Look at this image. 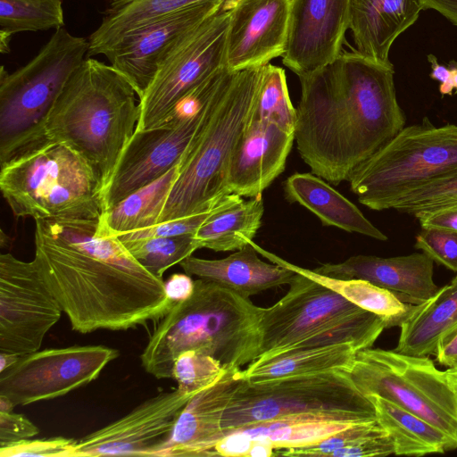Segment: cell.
Instances as JSON below:
<instances>
[{
	"instance_id": "48",
	"label": "cell",
	"mask_w": 457,
	"mask_h": 457,
	"mask_svg": "<svg viewBox=\"0 0 457 457\" xmlns=\"http://www.w3.org/2000/svg\"><path fill=\"white\" fill-rule=\"evenodd\" d=\"M428 59L432 64V72L430 73V77L433 79L439 81L441 84L447 82L451 79L450 69L439 64L436 57L431 54L428 56Z\"/></svg>"
},
{
	"instance_id": "42",
	"label": "cell",
	"mask_w": 457,
	"mask_h": 457,
	"mask_svg": "<svg viewBox=\"0 0 457 457\" xmlns=\"http://www.w3.org/2000/svg\"><path fill=\"white\" fill-rule=\"evenodd\" d=\"M219 203L212 209L204 212L163 221L151 227L116 236L120 242H126L150 237H174L195 233L205 220L213 212Z\"/></svg>"
},
{
	"instance_id": "22",
	"label": "cell",
	"mask_w": 457,
	"mask_h": 457,
	"mask_svg": "<svg viewBox=\"0 0 457 457\" xmlns=\"http://www.w3.org/2000/svg\"><path fill=\"white\" fill-rule=\"evenodd\" d=\"M294 140V132L274 123L249 119L230 158L228 194L250 198L262 195L284 171Z\"/></svg>"
},
{
	"instance_id": "53",
	"label": "cell",
	"mask_w": 457,
	"mask_h": 457,
	"mask_svg": "<svg viewBox=\"0 0 457 457\" xmlns=\"http://www.w3.org/2000/svg\"><path fill=\"white\" fill-rule=\"evenodd\" d=\"M455 384L457 385V368L456 369H447L446 370Z\"/></svg>"
},
{
	"instance_id": "52",
	"label": "cell",
	"mask_w": 457,
	"mask_h": 457,
	"mask_svg": "<svg viewBox=\"0 0 457 457\" xmlns=\"http://www.w3.org/2000/svg\"><path fill=\"white\" fill-rule=\"evenodd\" d=\"M451 71V76L453 82V87L456 88L457 93V63L450 68Z\"/></svg>"
},
{
	"instance_id": "26",
	"label": "cell",
	"mask_w": 457,
	"mask_h": 457,
	"mask_svg": "<svg viewBox=\"0 0 457 457\" xmlns=\"http://www.w3.org/2000/svg\"><path fill=\"white\" fill-rule=\"evenodd\" d=\"M284 189L289 202L297 203L308 209L324 226L336 227L381 241L387 240V237L354 204L313 173H294L285 181Z\"/></svg>"
},
{
	"instance_id": "37",
	"label": "cell",
	"mask_w": 457,
	"mask_h": 457,
	"mask_svg": "<svg viewBox=\"0 0 457 457\" xmlns=\"http://www.w3.org/2000/svg\"><path fill=\"white\" fill-rule=\"evenodd\" d=\"M225 371L223 365L212 356L187 350L175 359L172 378L181 392L195 395L215 383Z\"/></svg>"
},
{
	"instance_id": "24",
	"label": "cell",
	"mask_w": 457,
	"mask_h": 457,
	"mask_svg": "<svg viewBox=\"0 0 457 457\" xmlns=\"http://www.w3.org/2000/svg\"><path fill=\"white\" fill-rule=\"evenodd\" d=\"M425 9L423 0H351L350 29L361 54L382 63L400 34Z\"/></svg>"
},
{
	"instance_id": "23",
	"label": "cell",
	"mask_w": 457,
	"mask_h": 457,
	"mask_svg": "<svg viewBox=\"0 0 457 457\" xmlns=\"http://www.w3.org/2000/svg\"><path fill=\"white\" fill-rule=\"evenodd\" d=\"M434 261L425 253L395 257L353 255L338 263H324L313 270L342 279L361 278L393 292L404 303L420 304L439 287L433 278Z\"/></svg>"
},
{
	"instance_id": "19",
	"label": "cell",
	"mask_w": 457,
	"mask_h": 457,
	"mask_svg": "<svg viewBox=\"0 0 457 457\" xmlns=\"http://www.w3.org/2000/svg\"><path fill=\"white\" fill-rule=\"evenodd\" d=\"M224 1H201L168 12L122 38L104 55L131 84L139 99L163 54L181 35L217 12Z\"/></svg>"
},
{
	"instance_id": "44",
	"label": "cell",
	"mask_w": 457,
	"mask_h": 457,
	"mask_svg": "<svg viewBox=\"0 0 457 457\" xmlns=\"http://www.w3.org/2000/svg\"><path fill=\"white\" fill-rule=\"evenodd\" d=\"M421 228H444L457 231V203L414 214Z\"/></svg>"
},
{
	"instance_id": "40",
	"label": "cell",
	"mask_w": 457,
	"mask_h": 457,
	"mask_svg": "<svg viewBox=\"0 0 457 457\" xmlns=\"http://www.w3.org/2000/svg\"><path fill=\"white\" fill-rule=\"evenodd\" d=\"M414 247L434 262L457 273V231L444 228H422L416 235Z\"/></svg>"
},
{
	"instance_id": "39",
	"label": "cell",
	"mask_w": 457,
	"mask_h": 457,
	"mask_svg": "<svg viewBox=\"0 0 457 457\" xmlns=\"http://www.w3.org/2000/svg\"><path fill=\"white\" fill-rule=\"evenodd\" d=\"M457 203V176L439 179L404 194L388 209L415 214Z\"/></svg>"
},
{
	"instance_id": "6",
	"label": "cell",
	"mask_w": 457,
	"mask_h": 457,
	"mask_svg": "<svg viewBox=\"0 0 457 457\" xmlns=\"http://www.w3.org/2000/svg\"><path fill=\"white\" fill-rule=\"evenodd\" d=\"M0 189L13 215L35 220H97L104 184L68 145L48 138L1 164Z\"/></svg>"
},
{
	"instance_id": "25",
	"label": "cell",
	"mask_w": 457,
	"mask_h": 457,
	"mask_svg": "<svg viewBox=\"0 0 457 457\" xmlns=\"http://www.w3.org/2000/svg\"><path fill=\"white\" fill-rule=\"evenodd\" d=\"M252 241L226 258L207 260L191 255L179 265L188 275L213 281L248 298L262 291L290 284L296 272L262 261Z\"/></svg>"
},
{
	"instance_id": "33",
	"label": "cell",
	"mask_w": 457,
	"mask_h": 457,
	"mask_svg": "<svg viewBox=\"0 0 457 457\" xmlns=\"http://www.w3.org/2000/svg\"><path fill=\"white\" fill-rule=\"evenodd\" d=\"M178 173L179 164L108 209L99 218L100 229L119 235L157 224Z\"/></svg>"
},
{
	"instance_id": "49",
	"label": "cell",
	"mask_w": 457,
	"mask_h": 457,
	"mask_svg": "<svg viewBox=\"0 0 457 457\" xmlns=\"http://www.w3.org/2000/svg\"><path fill=\"white\" fill-rule=\"evenodd\" d=\"M20 358V355L12 353H0V372L12 367Z\"/></svg>"
},
{
	"instance_id": "50",
	"label": "cell",
	"mask_w": 457,
	"mask_h": 457,
	"mask_svg": "<svg viewBox=\"0 0 457 457\" xmlns=\"http://www.w3.org/2000/svg\"><path fill=\"white\" fill-rule=\"evenodd\" d=\"M13 34L0 29V52L1 54H8L10 52V42Z\"/></svg>"
},
{
	"instance_id": "27",
	"label": "cell",
	"mask_w": 457,
	"mask_h": 457,
	"mask_svg": "<svg viewBox=\"0 0 457 457\" xmlns=\"http://www.w3.org/2000/svg\"><path fill=\"white\" fill-rule=\"evenodd\" d=\"M263 212L262 195L247 201L236 194L227 195L195 231V237L201 248L216 252L242 249L253 240L262 225Z\"/></svg>"
},
{
	"instance_id": "2",
	"label": "cell",
	"mask_w": 457,
	"mask_h": 457,
	"mask_svg": "<svg viewBox=\"0 0 457 457\" xmlns=\"http://www.w3.org/2000/svg\"><path fill=\"white\" fill-rule=\"evenodd\" d=\"M394 66L357 51L300 77L295 140L312 172L334 186L405 127Z\"/></svg>"
},
{
	"instance_id": "38",
	"label": "cell",
	"mask_w": 457,
	"mask_h": 457,
	"mask_svg": "<svg viewBox=\"0 0 457 457\" xmlns=\"http://www.w3.org/2000/svg\"><path fill=\"white\" fill-rule=\"evenodd\" d=\"M386 432L376 419L351 426L313 445L278 450L274 455L329 457L335 451L357 446Z\"/></svg>"
},
{
	"instance_id": "13",
	"label": "cell",
	"mask_w": 457,
	"mask_h": 457,
	"mask_svg": "<svg viewBox=\"0 0 457 457\" xmlns=\"http://www.w3.org/2000/svg\"><path fill=\"white\" fill-rule=\"evenodd\" d=\"M219 84L217 76L207 77L181 99L165 123L135 130L105 187L104 212L179 163Z\"/></svg>"
},
{
	"instance_id": "35",
	"label": "cell",
	"mask_w": 457,
	"mask_h": 457,
	"mask_svg": "<svg viewBox=\"0 0 457 457\" xmlns=\"http://www.w3.org/2000/svg\"><path fill=\"white\" fill-rule=\"evenodd\" d=\"M131 255L150 273L162 278L163 273L201 248L195 233L121 242Z\"/></svg>"
},
{
	"instance_id": "12",
	"label": "cell",
	"mask_w": 457,
	"mask_h": 457,
	"mask_svg": "<svg viewBox=\"0 0 457 457\" xmlns=\"http://www.w3.org/2000/svg\"><path fill=\"white\" fill-rule=\"evenodd\" d=\"M231 2L181 35L163 54L156 72L139 98L136 130L165 123L181 99L213 72L226 69L225 45Z\"/></svg>"
},
{
	"instance_id": "10",
	"label": "cell",
	"mask_w": 457,
	"mask_h": 457,
	"mask_svg": "<svg viewBox=\"0 0 457 457\" xmlns=\"http://www.w3.org/2000/svg\"><path fill=\"white\" fill-rule=\"evenodd\" d=\"M365 396L379 395L438 428L457 443V385L428 356L358 351L346 371Z\"/></svg>"
},
{
	"instance_id": "17",
	"label": "cell",
	"mask_w": 457,
	"mask_h": 457,
	"mask_svg": "<svg viewBox=\"0 0 457 457\" xmlns=\"http://www.w3.org/2000/svg\"><path fill=\"white\" fill-rule=\"evenodd\" d=\"M350 20L351 0H291L283 64L300 78L333 63Z\"/></svg>"
},
{
	"instance_id": "29",
	"label": "cell",
	"mask_w": 457,
	"mask_h": 457,
	"mask_svg": "<svg viewBox=\"0 0 457 457\" xmlns=\"http://www.w3.org/2000/svg\"><path fill=\"white\" fill-rule=\"evenodd\" d=\"M357 351L347 343L290 350L273 357L250 362L241 370V378L250 381L328 371H347L354 362Z\"/></svg>"
},
{
	"instance_id": "51",
	"label": "cell",
	"mask_w": 457,
	"mask_h": 457,
	"mask_svg": "<svg viewBox=\"0 0 457 457\" xmlns=\"http://www.w3.org/2000/svg\"><path fill=\"white\" fill-rule=\"evenodd\" d=\"M15 405L7 397L0 395V411H12Z\"/></svg>"
},
{
	"instance_id": "16",
	"label": "cell",
	"mask_w": 457,
	"mask_h": 457,
	"mask_svg": "<svg viewBox=\"0 0 457 457\" xmlns=\"http://www.w3.org/2000/svg\"><path fill=\"white\" fill-rule=\"evenodd\" d=\"M193 395L178 387L160 392L128 414L76 440L75 457H155L169 440L179 412Z\"/></svg>"
},
{
	"instance_id": "46",
	"label": "cell",
	"mask_w": 457,
	"mask_h": 457,
	"mask_svg": "<svg viewBox=\"0 0 457 457\" xmlns=\"http://www.w3.org/2000/svg\"><path fill=\"white\" fill-rule=\"evenodd\" d=\"M435 355L439 364L448 369L457 368V324L440 337Z\"/></svg>"
},
{
	"instance_id": "36",
	"label": "cell",
	"mask_w": 457,
	"mask_h": 457,
	"mask_svg": "<svg viewBox=\"0 0 457 457\" xmlns=\"http://www.w3.org/2000/svg\"><path fill=\"white\" fill-rule=\"evenodd\" d=\"M63 26L62 0H0V28L12 34Z\"/></svg>"
},
{
	"instance_id": "30",
	"label": "cell",
	"mask_w": 457,
	"mask_h": 457,
	"mask_svg": "<svg viewBox=\"0 0 457 457\" xmlns=\"http://www.w3.org/2000/svg\"><path fill=\"white\" fill-rule=\"evenodd\" d=\"M373 403L378 423L395 444V454L423 456L457 448V443L438 428L377 395L366 396Z\"/></svg>"
},
{
	"instance_id": "14",
	"label": "cell",
	"mask_w": 457,
	"mask_h": 457,
	"mask_svg": "<svg viewBox=\"0 0 457 457\" xmlns=\"http://www.w3.org/2000/svg\"><path fill=\"white\" fill-rule=\"evenodd\" d=\"M119 351L104 345H73L20 356L0 372V395L13 404L51 400L95 380Z\"/></svg>"
},
{
	"instance_id": "4",
	"label": "cell",
	"mask_w": 457,
	"mask_h": 457,
	"mask_svg": "<svg viewBox=\"0 0 457 457\" xmlns=\"http://www.w3.org/2000/svg\"><path fill=\"white\" fill-rule=\"evenodd\" d=\"M136 96L131 84L111 64L87 57L54 104L46 137L80 154L106 187L139 120Z\"/></svg>"
},
{
	"instance_id": "45",
	"label": "cell",
	"mask_w": 457,
	"mask_h": 457,
	"mask_svg": "<svg viewBox=\"0 0 457 457\" xmlns=\"http://www.w3.org/2000/svg\"><path fill=\"white\" fill-rule=\"evenodd\" d=\"M194 289L195 280L187 273H174L164 281L166 296L173 304L190 298Z\"/></svg>"
},
{
	"instance_id": "34",
	"label": "cell",
	"mask_w": 457,
	"mask_h": 457,
	"mask_svg": "<svg viewBox=\"0 0 457 457\" xmlns=\"http://www.w3.org/2000/svg\"><path fill=\"white\" fill-rule=\"evenodd\" d=\"M250 119L274 123L295 133V108L292 104L282 68L270 63L263 66Z\"/></svg>"
},
{
	"instance_id": "7",
	"label": "cell",
	"mask_w": 457,
	"mask_h": 457,
	"mask_svg": "<svg viewBox=\"0 0 457 457\" xmlns=\"http://www.w3.org/2000/svg\"><path fill=\"white\" fill-rule=\"evenodd\" d=\"M289 285L278 302L262 308L259 360L342 343L358 352L370 348L387 328L379 316L301 273Z\"/></svg>"
},
{
	"instance_id": "20",
	"label": "cell",
	"mask_w": 457,
	"mask_h": 457,
	"mask_svg": "<svg viewBox=\"0 0 457 457\" xmlns=\"http://www.w3.org/2000/svg\"><path fill=\"white\" fill-rule=\"evenodd\" d=\"M225 67L230 72L261 68L282 56L291 0H230Z\"/></svg>"
},
{
	"instance_id": "3",
	"label": "cell",
	"mask_w": 457,
	"mask_h": 457,
	"mask_svg": "<svg viewBox=\"0 0 457 457\" xmlns=\"http://www.w3.org/2000/svg\"><path fill=\"white\" fill-rule=\"evenodd\" d=\"M262 307L213 281L197 278L193 295L174 303L140 354L146 372L172 378L178 355L195 350L217 359L223 367L241 369L259 357Z\"/></svg>"
},
{
	"instance_id": "15",
	"label": "cell",
	"mask_w": 457,
	"mask_h": 457,
	"mask_svg": "<svg viewBox=\"0 0 457 457\" xmlns=\"http://www.w3.org/2000/svg\"><path fill=\"white\" fill-rule=\"evenodd\" d=\"M62 312L33 260L0 255V352L21 356L40 350Z\"/></svg>"
},
{
	"instance_id": "28",
	"label": "cell",
	"mask_w": 457,
	"mask_h": 457,
	"mask_svg": "<svg viewBox=\"0 0 457 457\" xmlns=\"http://www.w3.org/2000/svg\"><path fill=\"white\" fill-rule=\"evenodd\" d=\"M457 324V276L426 302L414 304L400 325L395 351L411 356L436 353L440 337Z\"/></svg>"
},
{
	"instance_id": "18",
	"label": "cell",
	"mask_w": 457,
	"mask_h": 457,
	"mask_svg": "<svg viewBox=\"0 0 457 457\" xmlns=\"http://www.w3.org/2000/svg\"><path fill=\"white\" fill-rule=\"evenodd\" d=\"M376 419L355 414L301 413L224 430L211 456L269 457L278 450L316 444L351 426Z\"/></svg>"
},
{
	"instance_id": "1",
	"label": "cell",
	"mask_w": 457,
	"mask_h": 457,
	"mask_svg": "<svg viewBox=\"0 0 457 457\" xmlns=\"http://www.w3.org/2000/svg\"><path fill=\"white\" fill-rule=\"evenodd\" d=\"M35 262L73 330H127L159 321L173 303L97 220H35Z\"/></svg>"
},
{
	"instance_id": "43",
	"label": "cell",
	"mask_w": 457,
	"mask_h": 457,
	"mask_svg": "<svg viewBox=\"0 0 457 457\" xmlns=\"http://www.w3.org/2000/svg\"><path fill=\"white\" fill-rule=\"evenodd\" d=\"M39 434V428L22 414L0 411V447Z\"/></svg>"
},
{
	"instance_id": "8",
	"label": "cell",
	"mask_w": 457,
	"mask_h": 457,
	"mask_svg": "<svg viewBox=\"0 0 457 457\" xmlns=\"http://www.w3.org/2000/svg\"><path fill=\"white\" fill-rule=\"evenodd\" d=\"M88 38L55 29L25 65L0 70V163L46 139L49 112L63 86L87 58Z\"/></svg>"
},
{
	"instance_id": "32",
	"label": "cell",
	"mask_w": 457,
	"mask_h": 457,
	"mask_svg": "<svg viewBox=\"0 0 457 457\" xmlns=\"http://www.w3.org/2000/svg\"><path fill=\"white\" fill-rule=\"evenodd\" d=\"M254 248L271 262L301 273L321 285L336 291L360 308L370 312L383 319L387 328L400 327L411 313L414 304L404 303L393 292L361 278L342 279L327 277L313 270L301 268L264 250L252 242Z\"/></svg>"
},
{
	"instance_id": "41",
	"label": "cell",
	"mask_w": 457,
	"mask_h": 457,
	"mask_svg": "<svg viewBox=\"0 0 457 457\" xmlns=\"http://www.w3.org/2000/svg\"><path fill=\"white\" fill-rule=\"evenodd\" d=\"M76 440L63 436L25 439L0 447L1 457H75Z\"/></svg>"
},
{
	"instance_id": "21",
	"label": "cell",
	"mask_w": 457,
	"mask_h": 457,
	"mask_svg": "<svg viewBox=\"0 0 457 457\" xmlns=\"http://www.w3.org/2000/svg\"><path fill=\"white\" fill-rule=\"evenodd\" d=\"M228 369L212 385L194 395L179 412L169 440L155 457H210L223 436L222 418L243 378Z\"/></svg>"
},
{
	"instance_id": "9",
	"label": "cell",
	"mask_w": 457,
	"mask_h": 457,
	"mask_svg": "<svg viewBox=\"0 0 457 457\" xmlns=\"http://www.w3.org/2000/svg\"><path fill=\"white\" fill-rule=\"evenodd\" d=\"M457 176V125L436 127L428 118L404 127L352 173L361 204L387 210L397 197L434 181Z\"/></svg>"
},
{
	"instance_id": "47",
	"label": "cell",
	"mask_w": 457,
	"mask_h": 457,
	"mask_svg": "<svg viewBox=\"0 0 457 457\" xmlns=\"http://www.w3.org/2000/svg\"><path fill=\"white\" fill-rule=\"evenodd\" d=\"M425 9L440 12L457 26V0H423Z\"/></svg>"
},
{
	"instance_id": "5",
	"label": "cell",
	"mask_w": 457,
	"mask_h": 457,
	"mask_svg": "<svg viewBox=\"0 0 457 457\" xmlns=\"http://www.w3.org/2000/svg\"><path fill=\"white\" fill-rule=\"evenodd\" d=\"M262 68L226 73L179 163L157 223L207 212L228 195L230 158L249 121Z\"/></svg>"
},
{
	"instance_id": "31",
	"label": "cell",
	"mask_w": 457,
	"mask_h": 457,
	"mask_svg": "<svg viewBox=\"0 0 457 457\" xmlns=\"http://www.w3.org/2000/svg\"><path fill=\"white\" fill-rule=\"evenodd\" d=\"M205 0H108L101 24L88 37L87 57L104 54L157 18Z\"/></svg>"
},
{
	"instance_id": "11",
	"label": "cell",
	"mask_w": 457,
	"mask_h": 457,
	"mask_svg": "<svg viewBox=\"0 0 457 457\" xmlns=\"http://www.w3.org/2000/svg\"><path fill=\"white\" fill-rule=\"evenodd\" d=\"M301 413H343L377 419L373 403L346 371L250 381L243 378L222 418L223 430Z\"/></svg>"
}]
</instances>
